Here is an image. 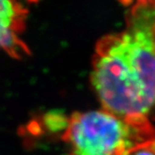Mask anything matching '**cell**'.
Returning a JSON list of instances; mask_svg holds the SVG:
<instances>
[{
  "instance_id": "5",
  "label": "cell",
  "mask_w": 155,
  "mask_h": 155,
  "mask_svg": "<svg viewBox=\"0 0 155 155\" xmlns=\"http://www.w3.org/2000/svg\"><path fill=\"white\" fill-rule=\"evenodd\" d=\"M124 5L135 6H154V0H121Z\"/></svg>"
},
{
  "instance_id": "4",
  "label": "cell",
  "mask_w": 155,
  "mask_h": 155,
  "mask_svg": "<svg viewBox=\"0 0 155 155\" xmlns=\"http://www.w3.org/2000/svg\"><path fill=\"white\" fill-rule=\"evenodd\" d=\"M154 139L146 141L133 149L127 155H154Z\"/></svg>"
},
{
  "instance_id": "1",
  "label": "cell",
  "mask_w": 155,
  "mask_h": 155,
  "mask_svg": "<svg viewBox=\"0 0 155 155\" xmlns=\"http://www.w3.org/2000/svg\"><path fill=\"white\" fill-rule=\"evenodd\" d=\"M154 6L132 7L126 30L95 44L91 84L101 108L128 119L149 118L155 94Z\"/></svg>"
},
{
  "instance_id": "3",
  "label": "cell",
  "mask_w": 155,
  "mask_h": 155,
  "mask_svg": "<svg viewBox=\"0 0 155 155\" xmlns=\"http://www.w3.org/2000/svg\"><path fill=\"white\" fill-rule=\"evenodd\" d=\"M28 10L17 0H0V51L21 59L30 51L21 35L26 27Z\"/></svg>"
},
{
  "instance_id": "2",
  "label": "cell",
  "mask_w": 155,
  "mask_h": 155,
  "mask_svg": "<svg viewBox=\"0 0 155 155\" xmlns=\"http://www.w3.org/2000/svg\"><path fill=\"white\" fill-rule=\"evenodd\" d=\"M62 138L66 155H127L154 139V129L149 118H123L100 108L74 113Z\"/></svg>"
}]
</instances>
